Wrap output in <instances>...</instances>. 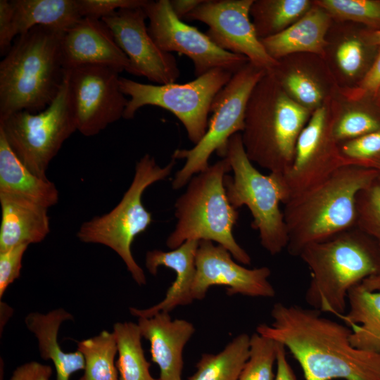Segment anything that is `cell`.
<instances>
[{
  "label": "cell",
  "mask_w": 380,
  "mask_h": 380,
  "mask_svg": "<svg viewBox=\"0 0 380 380\" xmlns=\"http://www.w3.org/2000/svg\"><path fill=\"white\" fill-rule=\"evenodd\" d=\"M259 334L284 346L305 380H380V353L354 347L350 329L313 308L277 303Z\"/></svg>",
  "instance_id": "obj_1"
},
{
  "label": "cell",
  "mask_w": 380,
  "mask_h": 380,
  "mask_svg": "<svg viewBox=\"0 0 380 380\" xmlns=\"http://www.w3.org/2000/svg\"><path fill=\"white\" fill-rule=\"evenodd\" d=\"M379 179L378 171L346 165L291 198L283 210L288 253L298 256L308 245L355 227L357 195Z\"/></svg>",
  "instance_id": "obj_2"
},
{
  "label": "cell",
  "mask_w": 380,
  "mask_h": 380,
  "mask_svg": "<svg viewBox=\"0 0 380 380\" xmlns=\"http://www.w3.org/2000/svg\"><path fill=\"white\" fill-rule=\"evenodd\" d=\"M63 32L37 26L18 35L0 63V120L19 111L39 113L63 83Z\"/></svg>",
  "instance_id": "obj_3"
},
{
  "label": "cell",
  "mask_w": 380,
  "mask_h": 380,
  "mask_svg": "<svg viewBox=\"0 0 380 380\" xmlns=\"http://www.w3.org/2000/svg\"><path fill=\"white\" fill-rule=\"evenodd\" d=\"M298 257L310 272L306 303L338 317L347 310L349 291L380 274V248L357 227L308 245Z\"/></svg>",
  "instance_id": "obj_4"
},
{
  "label": "cell",
  "mask_w": 380,
  "mask_h": 380,
  "mask_svg": "<svg viewBox=\"0 0 380 380\" xmlns=\"http://www.w3.org/2000/svg\"><path fill=\"white\" fill-rule=\"evenodd\" d=\"M310 110L293 100L271 72L253 89L241 133L248 158L270 172L285 175L290 169L298 138Z\"/></svg>",
  "instance_id": "obj_5"
},
{
  "label": "cell",
  "mask_w": 380,
  "mask_h": 380,
  "mask_svg": "<svg viewBox=\"0 0 380 380\" xmlns=\"http://www.w3.org/2000/svg\"><path fill=\"white\" fill-rule=\"evenodd\" d=\"M232 167L227 158L194 176L175 204L177 220L166 245L175 249L188 240L215 241L227 249L243 265H250L248 253L236 241L232 229L239 213L229 202L224 178Z\"/></svg>",
  "instance_id": "obj_6"
},
{
  "label": "cell",
  "mask_w": 380,
  "mask_h": 380,
  "mask_svg": "<svg viewBox=\"0 0 380 380\" xmlns=\"http://www.w3.org/2000/svg\"><path fill=\"white\" fill-rule=\"evenodd\" d=\"M224 158L233 171V176L226 175L224 178L229 203L236 209L246 205L262 246L272 255L280 253L289 243L279 208L280 203L284 204L289 198L284 175L270 172L265 175L259 172L246 155L241 132L229 139Z\"/></svg>",
  "instance_id": "obj_7"
},
{
  "label": "cell",
  "mask_w": 380,
  "mask_h": 380,
  "mask_svg": "<svg viewBox=\"0 0 380 380\" xmlns=\"http://www.w3.org/2000/svg\"><path fill=\"white\" fill-rule=\"evenodd\" d=\"M175 160L172 158L160 167L153 157L144 155L137 162L132 182L118 204L108 213L83 222L77 232L82 242L102 244L115 251L139 286L146 285V277L134 260L131 246L135 237L152 222L151 213L142 204L141 196L147 187L171 174Z\"/></svg>",
  "instance_id": "obj_8"
},
{
  "label": "cell",
  "mask_w": 380,
  "mask_h": 380,
  "mask_svg": "<svg viewBox=\"0 0 380 380\" xmlns=\"http://www.w3.org/2000/svg\"><path fill=\"white\" fill-rule=\"evenodd\" d=\"M233 74L216 68L186 83L165 84H144L120 77L121 91L129 97L123 118L132 119L137 111L146 106L164 108L179 120L189 139L196 145L207 131L214 99Z\"/></svg>",
  "instance_id": "obj_9"
},
{
  "label": "cell",
  "mask_w": 380,
  "mask_h": 380,
  "mask_svg": "<svg viewBox=\"0 0 380 380\" xmlns=\"http://www.w3.org/2000/svg\"><path fill=\"white\" fill-rule=\"evenodd\" d=\"M267 71L248 62L233 74L228 83L214 99L210 108L212 115L204 137L190 149H177L172 158L186 159L172 182L177 190L188 184L195 174L209 166L213 152L224 158L229 139L244 129L245 114L250 96Z\"/></svg>",
  "instance_id": "obj_10"
},
{
  "label": "cell",
  "mask_w": 380,
  "mask_h": 380,
  "mask_svg": "<svg viewBox=\"0 0 380 380\" xmlns=\"http://www.w3.org/2000/svg\"><path fill=\"white\" fill-rule=\"evenodd\" d=\"M12 151L34 174L46 172L63 143L77 127L72 112L65 75L60 91L46 108L39 113L23 110L0 120Z\"/></svg>",
  "instance_id": "obj_11"
},
{
  "label": "cell",
  "mask_w": 380,
  "mask_h": 380,
  "mask_svg": "<svg viewBox=\"0 0 380 380\" xmlns=\"http://www.w3.org/2000/svg\"><path fill=\"white\" fill-rule=\"evenodd\" d=\"M119 74L98 65L65 70L72 112L82 135H96L123 118L128 99L121 91Z\"/></svg>",
  "instance_id": "obj_12"
},
{
  "label": "cell",
  "mask_w": 380,
  "mask_h": 380,
  "mask_svg": "<svg viewBox=\"0 0 380 380\" xmlns=\"http://www.w3.org/2000/svg\"><path fill=\"white\" fill-rule=\"evenodd\" d=\"M143 8L149 20V34L157 46L165 52L176 51L189 58L196 77L216 68L235 73L249 62L242 55L222 49L205 33L178 18L170 0H147Z\"/></svg>",
  "instance_id": "obj_13"
},
{
  "label": "cell",
  "mask_w": 380,
  "mask_h": 380,
  "mask_svg": "<svg viewBox=\"0 0 380 380\" xmlns=\"http://www.w3.org/2000/svg\"><path fill=\"white\" fill-rule=\"evenodd\" d=\"M253 0H203L185 19L208 26L205 34L217 46L242 55L250 63L272 72L279 61L272 58L258 37L251 21Z\"/></svg>",
  "instance_id": "obj_14"
},
{
  "label": "cell",
  "mask_w": 380,
  "mask_h": 380,
  "mask_svg": "<svg viewBox=\"0 0 380 380\" xmlns=\"http://www.w3.org/2000/svg\"><path fill=\"white\" fill-rule=\"evenodd\" d=\"M336 116L326 106H320L301 131L291 166L284 175L289 200L346 166L333 133Z\"/></svg>",
  "instance_id": "obj_15"
},
{
  "label": "cell",
  "mask_w": 380,
  "mask_h": 380,
  "mask_svg": "<svg viewBox=\"0 0 380 380\" xmlns=\"http://www.w3.org/2000/svg\"><path fill=\"white\" fill-rule=\"evenodd\" d=\"M142 7L125 8L101 18L128 58L127 72L157 84L175 82L180 75L175 57L162 51L149 34Z\"/></svg>",
  "instance_id": "obj_16"
},
{
  "label": "cell",
  "mask_w": 380,
  "mask_h": 380,
  "mask_svg": "<svg viewBox=\"0 0 380 380\" xmlns=\"http://www.w3.org/2000/svg\"><path fill=\"white\" fill-rule=\"evenodd\" d=\"M233 258L224 247L215 245L211 241H199L191 291L193 301L203 299L209 289L215 286H224L229 296L274 297L275 290L268 279L271 274L269 267L248 269Z\"/></svg>",
  "instance_id": "obj_17"
},
{
  "label": "cell",
  "mask_w": 380,
  "mask_h": 380,
  "mask_svg": "<svg viewBox=\"0 0 380 380\" xmlns=\"http://www.w3.org/2000/svg\"><path fill=\"white\" fill-rule=\"evenodd\" d=\"M61 52L65 70L87 65L128 71L129 61L101 19L81 18L63 32Z\"/></svg>",
  "instance_id": "obj_18"
},
{
  "label": "cell",
  "mask_w": 380,
  "mask_h": 380,
  "mask_svg": "<svg viewBox=\"0 0 380 380\" xmlns=\"http://www.w3.org/2000/svg\"><path fill=\"white\" fill-rule=\"evenodd\" d=\"M142 338L150 343L152 361L160 369L159 380H182L183 351L195 333L194 324L182 319H172L168 312L139 317Z\"/></svg>",
  "instance_id": "obj_19"
},
{
  "label": "cell",
  "mask_w": 380,
  "mask_h": 380,
  "mask_svg": "<svg viewBox=\"0 0 380 380\" xmlns=\"http://www.w3.org/2000/svg\"><path fill=\"white\" fill-rule=\"evenodd\" d=\"M199 241L188 240L170 251H149L146 254L145 265L148 272L156 276L160 266L172 269L175 280L158 303L145 309L130 308L132 315L150 317L159 312H170L177 307L193 303L191 287L196 275V255Z\"/></svg>",
  "instance_id": "obj_20"
},
{
  "label": "cell",
  "mask_w": 380,
  "mask_h": 380,
  "mask_svg": "<svg viewBox=\"0 0 380 380\" xmlns=\"http://www.w3.org/2000/svg\"><path fill=\"white\" fill-rule=\"evenodd\" d=\"M0 252L42 242L50 232L48 208L15 195L0 193Z\"/></svg>",
  "instance_id": "obj_21"
},
{
  "label": "cell",
  "mask_w": 380,
  "mask_h": 380,
  "mask_svg": "<svg viewBox=\"0 0 380 380\" xmlns=\"http://www.w3.org/2000/svg\"><path fill=\"white\" fill-rule=\"evenodd\" d=\"M68 320H73V317L63 308L47 313L30 312L25 318L27 328L38 341L41 357L52 361L56 380H70L73 373L84 370L85 367L84 356L80 351L66 353L58 341L61 325Z\"/></svg>",
  "instance_id": "obj_22"
},
{
  "label": "cell",
  "mask_w": 380,
  "mask_h": 380,
  "mask_svg": "<svg viewBox=\"0 0 380 380\" xmlns=\"http://www.w3.org/2000/svg\"><path fill=\"white\" fill-rule=\"evenodd\" d=\"M330 17L317 6L281 32L260 39L261 42L268 54L277 61L296 52L322 54Z\"/></svg>",
  "instance_id": "obj_23"
},
{
  "label": "cell",
  "mask_w": 380,
  "mask_h": 380,
  "mask_svg": "<svg viewBox=\"0 0 380 380\" xmlns=\"http://www.w3.org/2000/svg\"><path fill=\"white\" fill-rule=\"evenodd\" d=\"M0 193L20 196L46 208L58 202L53 182L32 172L16 156L0 130Z\"/></svg>",
  "instance_id": "obj_24"
},
{
  "label": "cell",
  "mask_w": 380,
  "mask_h": 380,
  "mask_svg": "<svg viewBox=\"0 0 380 380\" xmlns=\"http://www.w3.org/2000/svg\"><path fill=\"white\" fill-rule=\"evenodd\" d=\"M15 37L37 26L65 32L81 18L79 0H12Z\"/></svg>",
  "instance_id": "obj_25"
},
{
  "label": "cell",
  "mask_w": 380,
  "mask_h": 380,
  "mask_svg": "<svg viewBox=\"0 0 380 380\" xmlns=\"http://www.w3.org/2000/svg\"><path fill=\"white\" fill-rule=\"evenodd\" d=\"M348 311L341 318L350 329L351 344L360 350L380 353V291L362 284L348 295Z\"/></svg>",
  "instance_id": "obj_26"
},
{
  "label": "cell",
  "mask_w": 380,
  "mask_h": 380,
  "mask_svg": "<svg viewBox=\"0 0 380 380\" xmlns=\"http://www.w3.org/2000/svg\"><path fill=\"white\" fill-rule=\"evenodd\" d=\"M250 336L241 334L220 352L202 354L196 372L186 380H238L248 357Z\"/></svg>",
  "instance_id": "obj_27"
},
{
  "label": "cell",
  "mask_w": 380,
  "mask_h": 380,
  "mask_svg": "<svg viewBox=\"0 0 380 380\" xmlns=\"http://www.w3.org/2000/svg\"><path fill=\"white\" fill-rule=\"evenodd\" d=\"M113 332L118 346L116 367L119 380H159L150 372L151 364L145 357L137 323L117 322Z\"/></svg>",
  "instance_id": "obj_28"
},
{
  "label": "cell",
  "mask_w": 380,
  "mask_h": 380,
  "mask_svg": "<svg viewBox=\"0 0 380 380\" xmlns=\"http://www.w3.org/2000/svg\"><path fill=\"white\" fill-rule=\"evenodd\" d=\"M307 0L254 1L251 8L253 25L262 39L285 30L311 8Z\"/></svg>",
  "instance_id": "obj_29"
},
{
  "label": "cell",
  "mask_w": 380,
  "mask_h": 380,
  "mask_svg": "<svg viewBox=\"0 0 380 380\" xmlns=\"http://www.w3.org/2000/svg\"><path fill=\"white\" fill-rule=\"evenodd\" d=\"M84 358L83 375L79 380H119L115 356L118 346L113 332L106 330L77 343Z\"/></svg>",
  "instance_id": "obj_30"
},
{
  "label": "cell",
  "mask_w": 380,
  "mask_h": 380,
  "mask_svg": "<svg viewBox=\"0 0 380 380\" xmlns=\"http://www.w3.org/2000/svg\"><path fill=\"white\" fill-rule=\"evenodd\" d=\"M277 342L257 332L250 336L248 357L238 380H274Z\"/></svg>",
  "instance_id": "obj_31"
},
{
  "label": "cell",
  "mask_w": 380,
  "mask_h": 380,
  "mask_svg": "<svg viewBox=\"0 0 380 380\" xmlns=\"http://www.w3.org/2000/svg\"><path fill=\"white\" fill-rule=\"evenodd\" d=\"M330 16L365 24L380 30V1L320 0L315 3Z\"/></svg>",
  "instance_id": "obj_32"
},
{
  "label": "cell",
  "mask_w": 380,
  "mask_h": 380,
  "mask_svg": "<svg viewBox=\"0 0 380 380\" xmlns=\"http://www.w3.org/2000/svg\"><path fill=\"white\" fill-rule=\"evenodd\" d=\"M270 72L274 75L286 93L298 104L309 110L320 106L324 97L322 87L308 72L299 69L286 73L276 70Z\"/></svg>",
  "instance_id": "obj_33"
},
{
  "label": "cell",
  "mask_w": 380,
  "mask_h": 380,
  "mask_svg": "<svg viewBox=\"0 0 380 380\" xmlns=\"http://www.w3.org/2000/svg\"><path fill=\"white\" fill-rule=\"evenodd\" d=\"M344 165L380 172V130L339 144Z\"/></svg>",
  "instance_id": "obj_34"
},
{
  "label": "cell",
  "mask_w": 380,
  "mask_h": 380,
  "mask_svg": "<svg viewBox=\"0 0 380 380\" xmlns=\"http://www.w3.org/2000/svg\"><path fill=\"white\" fill-rule=\"evenodd\" d=\"M380 130V115L366 108H356L336 116L333 127L340 144Z\"/></svg>",
  "instance_id": "obj_35"
},
{
  "label": "cell",
  "mask_w": 380,
  "mask_h": 380,
  "mask_svg": "<svg viewBox=\"0 0 380 380\" xmlns=\"http://www.w3.org/2000/svg\"><path fill=\"white\" fill-rule=\"evenodd\" d=\"M355 227L372 239L380 248V179L357 195Z\"/></svg>",
  "instance_id": "obj_36"
},
{
  "label": "cell",
  "mask_w": 380,
  "mask_h": 380,
  "mask_svg": "<svg viewBox=\"0 0 380 380\" xmlns=\"http://www.w3.org/2000/svg\"><path fill=\"white\" fill-rule=\"evenodd\" d=\"M27 247L21 244L0 252V299L8 286L20 276L22 260Z\"/></svg>",
  "instance_id": "obj_37"
},
{
  "label": "cell",
  "mask_w": 380,
  "mask_h": 380,
  "mask_svg": "<svg viewBox=\"0 0 380 380\" xmlns=\"http://www.w3.org/2000/svg\"><path fill=\"white\" fill-rule=\"evenodd\" d=\"M82 17L101 19L121 8L142 7L147 0H79Z\"/></svg>",
  "instance_id": "obj_38"
},
{
  "label": "cell",
  "mask_w": 380,
  "mask_h": 380,
  "mask_svg": "<svg viewBox=\"0 0 380 380\" xmlns=\"http://www.w3.org/2000/svg\"><path fill=\"white\" fill-rule=\"evenodd\" d=\"M364 47L357 39H350L341 43L336 51V60L342 71L354 76L361 69L364 61Z\"/></svg>",
  "instance_id": "obj_39"
},
{
  "label": "cell",
  "mask_w": 380,
  "mask_h": 380,
  "mask_svg": "<svg viewBox=\"0 0 380 380\" xmlns=\"http://www.w3.org/2000/svg\"><path fill=\"white\" fill-rule=\"evenodd\" d=\"M15 39L12 27L11 1H0V54L5 56Z\"/></svg>",
  "instance_id": "obj_40"
},
{
  "label": "cell",
  "mask_w": 380,
  "mask_h": 380,
  "mask_svg": "<svg viewBox=\"0 0 380 380\" xmlns=\"http://www.w3.org/2000/svg\"><path fill=\"white\" fill-rule=\"evenodd\" d=\"M52 373L51 366L31 361L16 367L10 380H50Z\"/></svg>",
  "instance_id": "obj_41"
},
{
  "label": "cell",
  "mask_w": 380,
  "mask_h": 380,
  "mask_svg": "<svg viewBox=\"0 0 380 380\" xmlns=\"http://www.w3.org/2000/svg\"><path fill=\"white\" fill-rule=\"evenodd\" d=\"M380 89V50L369 70L363 77L360 86L361 95L376 94ZM359 93V94H360Z\"/></svg>",
  "instance_id": "obj_42"
},
{
  "label": "cell",
  "mask_w": 380,
  "mask_h": 380,
  "mask_svg": "<svg viewBox=\"0 0 380 380\" xmlns=\"http://www.w3.org/2000/svg\"><path fill=\"white\" fill-rule=\"evenodd\" d=\"M274 380H296L295 373L287 360L286 349L279 343H277Z\"/></svg>",
  "instance_id": "obj_43"
},
{
  "label": "cell",
  "mask_w": 380,
  "mask_h": 380,
  "mask_svg": "<svg viewBox=\"0 0 380 380\" xmlns=\"http://www.w3.org/2000/svg\"><path fill=\"white\" fill-rule=\"evenodd\" d=\"M203 0H170L171 8L175 15L179 18L185 17L198 6Z\"/></svg>",
  "instance_id": "obj_44"
},
{
  "label": "cell",
  "mask_w": 380,
  "mask_h": 380,
  "mask_svg": "<svg viewBox=\"0 0 380 380\" xmlns=\"http://www.w3.org/2000/svg\"><path fill=\"white\" fill-rule=\"evenodd\" d=\"M361 284L369 291H380V274L365 279Z\"/></svg>",
  "instance_id": "obj_45"
},
{
  "label": "cell",
  "mask_w": 380,
  "mask_h": 380,
  "mask_svg": "<svg viewBox=\"0 0 380 380\" xmlns=\"http://www.w3.org/2000/svg\"><path fill=\"white\" fill-rule=\"evenodd\" d=\"M367 42L369 45H380V30H374L367 37Z\"/></svg>",
  "instance_id": "obj_46"
},
{
  "label": "cell",
  "mask_w": 380,
  "mask_h": 380,
  "mask_svg": "<svg viewBox=\"0 0 380 380\" xmlns=\"http://www.w3.org/2000/svg\"><path fill=\"white\" fill-rule=\"evenodd\" d=\"M374 96L376 97L377 101H378L379 103L380 104V89L378 90V91L374 95Z\"/></svg>",
  "instance_id": "obj_47"
},
{
  "label": "cell",
  "mask_w": 380,
  "mask_h": 380,
  "mask_svg": "<svg viewBox=\"0 0 380 380\" xmlns=\"http://www.w3.org/2000/svg\"><path fill=\"white\" fill-rule=\"evenodd\" d=\"M2 367H3V365H2V363L1 362V377H0V380H4V378H3L4 376H2L4 370H2Z\"/></svg>",
  "instance_id": "obj_48"
}]
</instances>
